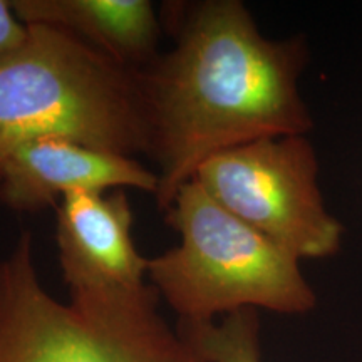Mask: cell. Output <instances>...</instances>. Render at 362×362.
<instances>
[{
    "label": "cell",
    "instance_id": "7",
    "mask_svg": "<svg viewBox=\"0 0 362 362\" xmlns=\"http://www.w3.org/2000/svg\"><path fill=\"white\" fill-rule=\"evenodd\" d=\"M160 178L136 158L101 151L62 138L22 144L0 166V202L35 214L74 193L141 189L156 197Z\"/></svg>",
    "mask_w": 362,
    "mask_h": 362
},
{
    "label": "cell",
    "instance_id": "5",
    "mask_svg": "<svg viewBox=\"0 0 362 362\" xmlns=\"http://www.w3.org/2000/svg\"><path fill=\"white\" fill-rule=\"evenodd\" d=\"M317 173L309 139L292 134L218 153L193 180L230 214L300 262L330 257L341 247L342 226L324 205Z\"/></svg>",
    "mask_w": 362,
    "mask_h": 362
},
{
    "label": "cell",
    "instance_id": "4",
    "mask_svg": "<svg viewBox=\"0 0 362 362\" xmlns=\"http://www.w3.org/2000/svg\"><path fill=\"white\" fill-rule=\"evenodd\" d=\"M0 362H206L178 329L141 304L61 302L40 282L34 238L0 260Z\"/></svg>",
    "mask_w": 362,
    "mask_h": 362
},
{
    "label": "cell",
    "instance_id": "10",
    "mask_svg": "<svg viewBox=\"0 0 362 362\" xmlns=\"http://www.w3.org/2000/svg\"><path fill=\"white\" fill-rule=\"evenodd\" d=\"M27 35V25L16 16L11 0H0V57L13 51Z\"/></svg>",
    "mask_w": 362,
    "mask_h": 362
},
{
    "label": "cell",
    "instance_id": "9",
    "mask_svg": "<svg viewBox=\"0 0 362 362\" xmlns=\"http://www.w3.org/2000/svg\"><path fill=\"white\" fill-rule=\"evenodd\" d=\"M176 329L206 362H264L259 310L243 309L203 324L178 322Z\"/></svg>",
    "mask_w": 362,
    "mask_h": 362
},
{
    "label": "cell",
    "instance_id": "3",
    "mask_svg": "<svg viewBox=\"0 0 362 362\" xmlns=\"http://www.w3.org/2000/svg\"><path fill=\"white\" fill-rule=\"evenodd\" d=\"M165 214L180 243L149 259L148 279L178 322H211L243 309L300 315L315 307L296 257L230 214L197 180L180 188Z\"/></svg>",
    "mask_w": 362,
    "mask_h": 362
},
{
    "label": "cell",
    "instance_id": "6",
    "mask_svg": "<svg viewBox=\"0 0 362 362\" xmlns=\"http://www.w3.org/2000/svg\"><path fill=\"white\" fill-rule=\"evenodd\" d=\"M128 193H74L56 206V243L69 302L79 305L158 300L148 262L133 238Z\"/></svg>",
    "mask_w": 362,
    "mask_h": 362
},
{
    "label": "cell",
    "instance_id": "8",
    "mask_svg": "<svg viewBox=\"0 0 362 362\" xmlns=\"http://www.w3.org/2000/svg\"><path fill=\"white\" fill-rule=\"evenodd\" d=\"M25 25L74 35L134 71L160 56L163 22L149 0H11Z\"/></svg>",
    "mask_w": 362,
    "mask_h": 362
},
{
    "label": "cell",
    "instance_id": "1",
    "mask_svg": "<svg viewBox=\"0 0 362 362\" xmlns=\"http://www.w3.org/2000/svg\"><path fill=\"white\" fill-rule=\"evenodd\" d=\"M173 49L141 71L149 121L148 156L158 166L156 206L218 153L275 136L307 134L298 90L305 64L297 39L270 40L240 0L166 4Z\"/></svg>",
    "mask_w": 362,
    "mask_h": 362
},
{
    "label": "cell",
    "instance_id": "2",
    "mask_svg": "<svg viewBox=\"0 0 362 362\" xmlns=\"http://www.w3.org/2000/svg\"><path fill=\"white\" fill-rule=\"evenodd\" d=\"M42 138L148 156L141 71L62 30L27 25L25 39L0 57V166Z\"/></svg>",
    "mask_w": 362,
    "mask_h": 362
}]
</instances>
